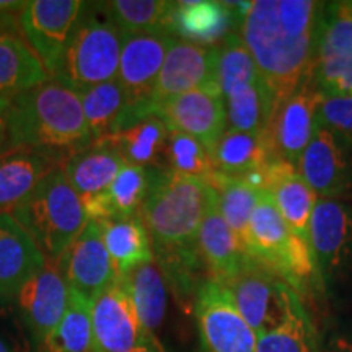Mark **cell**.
I'll use <instances>...</instances> for the list:
<instances>
[{"label":"cell","instance_id":"cell-46","mask_svg":"<svg viewBox=\"0 0 352 352\" xmlns=\"http://www.w3.org/2000/svg\"><path fill=\"white\" fill-rule=\"evenodd\" d=\"M0 32H20L19 15L0 12Z\"/></svg>","mask_w":352,"mask_h":352},{"label":"cell","instance_id":"cell-29","mask_svg":"<svg viewBox=\"0 0 352 352\" xmlns=\"http://www.w3.org/2000/svg\"><path fill=\"white\" fill-rule=\"evenodd\" d=\"M144 331L157 336L168 307V284L155 259L122 277Z\"/></svg>","mask_w":352,"mask_h":352},{"label":"cell","instance_id":"cell-37","mask_svg":"<svg viewBox=\"0 0 352 352\" xmlns=\"http://www.w3.org/2000/svg\"><path fill=\"white\" fill-rule=\"evenodd\" d=\"M261 77L253 56L239 33H232L220 44L217 57V85L223 98L236 88L258 82Z\"/></svg>","mask_w":352,"mask_h":352},{"label":"cell","instance_id":"cell-6","mask_svg":"<svg viewBox=\"0 0 352 352\" xmlns=\"http://www.w3.org/2000/svg\"><path fill=\"white\" fill-rule=\"evenodd\" d=\"M122 50V33L109 19L104 3L83 2L59 69L51 80L63 83L76 94L114 80Z\"/></svg>","mask_w":352,"mask_h":352},{"label":"cell","instance_id":"cell-16","mask_svg":"<svg viewBox=\"0 0 352 352\" xmlns=\"http://www.w3.org/2000/svg\"><path fill=\"white\" fill-rule=\"evenodd\" d=\"M56 264L63 272L69 290L90 303L116 279L101 227L95 220H88L78 239Z\"/></svg>","mask_w":352,"mask_h":352},{"label":"cell","instance_id":"cell-17","mask_svg":"<svg viewBox=\"0 0 352 352\" xmlns=\"http://www.w3.org/2000/svg\"><path fill=\"white\" fill-rule=\"evenodd\" d=\"M352 147L327 127L318 126L297 164L298 173L323 199L342 195L352 183Z\"/></svg>","mask_w":352,"mask_h":352},{"label":"cell","instance_id":"cell-30","mask_svg":"<svg viewBox=\"0 0 352 352\" xmlns=\"http://www.w3.org/2000/svg\"><path fill=\"white\" fill-rule=\"evenodd\" d=\"M170 129L158 116H147L114 135L113 142L126 164L165 168L164 155Z\"/></svg>","mask_w":352,"mask_h":352},{"label":"cell","instance_id":"cell-9","mask_svg":"<svg viewBox=\"0 0 352 352\" xmlns=\"http://www.w3.org/2000/svg\"><path fill=\"white\" fill-rule=\"evenodd\" d=\"M192 310L201 352H256V334L243 320L226 285L206 280Z\"/></svg>","mask_w":352,"mask_h":352},{"label":"cell","instance_id":"cell-15","mask_svg":"<svg viewBox=\"0 0 352 352\" xmlns=\"http://www.w3.org/2000/svg\"><path fill=\"white\" fill-rule=\"evenodd\" d=\"M95 352H131L147 336L122 277L91 302Z\"/></svg>","mask_w":352,"mask_h":352},{"label":"cell","instance_id":"cell-34","mask_svg":"<svg viewBox=\"0 0 352 352\" xmlns=\"http://www.w3.org/2000/svg\"><path fill=\"white\" fill-rule=\"evenodd\" d=\"M91 303L69 290L67 310L34 352H95Z\"/></svg>","mask_w":352,"mask_h":352},{"label":"cell","instance_id":"cell-40","mask_svg":"<svg viewBox=\"0 0 352 352\" xmlns=\"http://www.w3.org/2000/svg\"><path fill=\"white\" fill-rule=\"evenodd\" d=\"M310 82L321 96H352V56L315 63Z\"/></svg>","mask_w":352,"mask_h":352},{"label":"cell","instance_id":"cell-43","mask_svg":"<svg viewBox=\"0 0 352 352\" xmlns=\"http://www.w3.org/2000/svg\"><path fill=\"white\" fill-rule=\"evenodd\" d=\"M10 100L0 96V155L10 151V140H8V127H7V111Z\"/></svg>","mask_w":352,"mask_h":352},{"label":"cell","instance_id":"cell-45","mask_svg":"<svg viewBox=\"0 0 352 352\" xmlns=\"http://www.w3.org/2000/svg\"><path fill=\"white\" fill-rule=\"evenodd\" d=\"M131 352H165L164 347H162L160 341H158L157 336H152V334H147L144 338V341L140 342L139 346H135Z\"/></svg>","mask_w":352,"mask_h":352},{"label":"cell","instance_id":"cell-21","mask_svg":"<svg viewBox=\"0 0 352 352\" xmlns=\"http://www.w3.org/2000/svg\"><path fill=\"white\" fill-rule=\"evenodd\" d=\"M197 250L210 280L227 285L235 279L252 259L241 248L239 239L230 230L217 208V197L202 220Z\"/></svg>","mask_w":352,"mask_h":352},{"label":"cell","instance_id":"cell-25","mask_svg":"<svg viewBox=\"0 0 352 352\" xmlns=\"http://www.w3.org/2000/svg\"><path fill=\"white\" fill-rule=\"evenodd\" d=\"M56 168L47 157L25 148L0 155V214L12 212Z\"/></svg>","mask_w":352,"mask_h":352},{"label":"cell","instance_id":"cell-19","mask_svg":"<svg viewBox=\"0 0 352 352\" xmlns=\"http://www.w3.org/2000/svg\"><path fill=\"white\" fill-rule=\"evenodd\" d=\"M241 23L240 2L192 0L173 2L168 32L171 36L206 47H219Z\"/></svg>","mask_w":352,"mask_h":352},{"label":"cell","instance_id":"cell-3","mask_svg":"<svg viewBox=\"0 0 352 352\" xmlns=\"http://www.w3.org/2000/svg\"><path fill=\"white\" fill-rule=\"evenodd\" d=\"M7 127L10 151L38 152L57 166L94 142L80 95L56 80H46L13 96Z\"/></svg>","mask_w":352,"mask_h":352},{"label":"cell","instance_id":"cell-7","mask_svg":"<svg viewBox=\"0 0 352 352\" xmlns=\"http://www.w3.org/2000/svg\"><path fill=\"white\" fill-rule=\"evenodd\" d=\"M173 39L175 36L164 32L122 34L116 80L126 100L124 129L144 118L155 116L152 114L151 98Z\"/></svg>","mask_w":352,"mask_h":352},{"label":"cell","instance_id":"cell-12","mask_svg":"<svg viewBox=\"0 0 352 352\" xmlns=\"http://www.w3.org/2000/svg\"><path fill=\"white\" fill-rule=\"evenodd\" d=\"M217 57L219 47H206L175 38L153 87L152 114L176 96L217 85Z\"/></svg>","mask_w":352,"mask_h":352},{"label":"cell","instance_id":"cell-22","mask_svg":"<svg viewBox=\"0 0 352 352\" xmlns=\"http://www.w3.org/2000/svg\"><path fill=\"white\" fill-rule=\"evenodd\" d=\"M46 258L10 212L0 214V298H15Z\"/></svg>","mask_w":352,"mask_h":352},{"label":"cell","instance_id":"cell-42","mask_svg":"<svg viewBox=\"0 0 352 352\" xmlns=\"http://www.w3.org/2000/svg\"><path fill=\"white\" fill-rule=\"evenodd\" d=\"M34 349L21 323L13 298H0V352H32Z\"/></svg>","mask_w":352,"mask_h":352},{"label":"cell","instance_id":"cell-44","mask_svg":"<svg viewBox=\"0 0 352 352\" xmlns=\"http://www.w3.org/2000/svg\"><path fill=\"white\" fill-rule=\"evenodd\" d=\"M323 352H352V333L333 334Z\"/></svg>","mask_w":352,"mask_h":352},{"label":"cell","instance_id":"cell-35","mask_svg":"<svg viewBox=\"0 0 352 352\" xmlns=\"http://www.w3.org/2000/svg\"><path fill=\"white\" fill-rule=\"evenodd\" d=\"M256 352H323L314 321L302 300L283 323L256 338Z\"/></svg>","mask_w":352,"mask_h":352},{"label":"cell","instance_id":"cell-20","mask_svg":"<svg viewBox=\"0 0 352 352\" xmlns=\"http://www.w3.org/2000/svg\"><path fill=\"white\" fill-rule=\"evenodd\" d=\"M264 191L272 197L290 230L310 243V219L316 195L298 173L297 166L280 158H272L266 165Z\"/></svg>","mask_w":352,"mask_h":352},{"label":"cell","instance_id":"cell-47","mask_svg":"<svg viewBox=\"0 0 352 352\" xmlns=\"http://www.w3.org/2000/svg\"><path fill=\"white\" fill-rule=\"evenodd\" d=\"M346 6H347V7H349V8H351V10H352V2H346Z\"/></svg>","mask_w":352,"mask_h":352},{"label":"cell","instance_id":"cell-4","mask_svg":"<svg viewBox=\"0 0 352 352\" xmlns=\"http://www.w3.org/2000/svg\"><path fill=\"white\" fill-rule=\"evenodd\" d=\"M246 254L284 280L300 298L314 296L321 287L323 277L310 243L290 230L266 191H259L250 219Z\"/></svg>","mask_w":352,"mask_h":352},{"label":"cell","instance_id":"cell-26","mask_svg":"<svg viewBox=\"0 0 352 352\" xmlns=\"http://www.w3.org/2000/svg\"><path fill=\"white\" fill-rule=\"evenodd\" d=\"M50 80L44 65L20 32H0V96L12 100Z\"/></svg>","mask_w":352,"mask_h":352},{"label":"cell","instance_id":"cell-41","mask_svg":"<svg viewBox=\"0 0 352 352\" xmlns=\"http://www.w3.org/2000/svg\"><path fill=\"white\" fill-rule=\"evenodd\" d=\"M318 122L352 147V96H321Z\"/></svg>","mask_w":352,"mask_h":352},{"label":"cell","instance_id":"cell-8","mask_svg":"<svg viewBox=\"0 0 352 352\" xmlns=\"http://www.w3.org/2000/svg\"><path fill=\"white\" fill-rule=\"evenodd\" d=\"M226 287L256 338L283 323L302 300L284 280L253 261Z\"/></svg>","mask_w":352,"mask_h":352},{"label":"cell","instance_id":"cell-24","mask_svg":"<svg viewBox=\"0 0 352 352\" xmlns=\"http://www.w3.org/2000/svg\"><path fill=\"white\" fill-rule=\"evenodd\" d=\"M152 183V168L129 165L122 166L108 191L82 201L88 220L104 222L114 219H129L140 214Z\"/></svg>","mask_w":352,"mask_h":352},{"label":"cell","instance_id":"cell-23","mask_svg":"<svg viewBox=\"0 0 352 352\" xmlns=\"http://www.w3.org/2000/svg\"><path fill=\"white\" fill-rule=\"evenodd\" d=\"M124 165V158L109 138L94 140L70 157L63 165V170L69 183L80 196V201H87L108 191L109 184Z\"/></svg>","mask_w":352,"mask_h":352},{"label":"cell","instance_id":"cell-18","mask_svg":"<svg viewBox=\"0 0 352 352\" xmlns=\"http://www.w3.org/2000/svg\"><path fill=\"white\" fill-rule=\"evenodd\" d=\"M310 246L321 277L340 276L352 266V212L334 199H316L310 219Z\"/></svg>","mask_w":352,"mask_h":352},{"label":"cell","instance_id":"cell-1","mask_svg":"<svg viewBox=\"0 0 352 352\" xmlns=\"http://www.w3.org/2000/svg\"><path fill=\"white\" fill-rule=\"evenodd\" d=\"M214 199V189L206 179L152 168L151 189L139 215L151 236L153 259L170 289L186 292L208 274L197 235Z\"/></svg>","mask_w":352,"mask_h":352},{"label":"cell","instance_id":"cell-28","mask_svg":"<svg viewBox=\"0 0 352 352\" xmlns=\"http://www.w3.org/2000/svg\"><path fill=\"white\" fill-rule=\"evenodd\" d=\"M272 153L267 145L266 135L248 134L228 129L215 144L210 152L214 171L232 178H245L252 171H256L270 164Z\"/></svg>","mask_w":352,"mask_h":352},{"label":"cell","instance_id":"cell-14","mask_svg":"<svg viewBox=\"0 0 352 352\" xmlns=\"http://www.w3.org/2000/svg\"><path fill=\"white\" fill-rule=\"evenodd\" d=\"M155 116L170 131L191 135L212 152L227 131V107L219 85H210L176 96L157 109Z\"/></svg>","mask_w":352,"mask_h":352},{"label":"cell","instance_id":"cell-11","mask_svg":"<svg viewBox=\"0 0 352 352\" xmlns=\"http://www.w3.org/2000/svg\"><path fill=\"white\" fill-rule=\"evenodd\" d=\"M320 100L321 94L308 80L277 104L264 131L272 157L297 166L320 126Z\"/></svg>","mask_w":352,"mask_h":352},{"label":"cell","instance_id":"cell-10","mask_svg":"<svg viewBox=\"0 0 352 352\" xmlns=\"http://www.w3.org/2000/svg\"><path fill=\"white\" fill-rule=\"evenodd\" d=\"M83 8L80 0H32L19 15L21 36L54 77Z\"/></svg>","mask_w":352,"mask_h":352},{"label":"cell","instance_id":"cell-13","mask_svg":"<svg viewBox=\"0 0 352 352\" xmlns=\"http://www.w3.org/2000/svg\"><path fill=\"white\" fill-rule=\"evenodd\" d=\"M13 303L36 351L63 320L69 305V287L57 264L46 261L43 270L19 290Z\"/></svg>","mask_w":352,"mask_h":352},{"label":"cell","instance_id":"cell-38","mask_svg":"<svg viewBox=\"0 0 352 352\" xmlns=\"http://www.w3.org/2000/svg\"><path fill=\"white\" fill-rule=\"evenodd\" d=\"M352 56V10L346 2L323 6L315 63Z\"/></svg>","mask_w":352,"mask_h":352},{"label":"cell","instance_id":"cell-39","mask_svg":"<svg viewBox=\"0 0 352 352\" xmlns=\"http://www.w3.org/2000/svg\"><path fill=\"white\" fill-rule=\"evenodd\" d=\"M164 165L166 170L175 171V173L201 178L206 182L214 173L210 153L206 151L204 145L191 135L176 131H170Z\"/></svg>","mask_w":352,"mask_h":352},{"label":"cell","instance_id":"cell-27","mask_svg":"<svg viewBox=\"0 0 352 352\" xmlns=\"http://www.w3.org/2000/svg\"><path fill=\"white\" fill-rule=\"evenodd\" d=\"M111 256L116 277H126L142 264L153 261V250L140 215L98 222Z\"/></svg>","mask_w":352,"mask_h":352},{"label":"cell","instance_id":"cell-33","mask_svg":"<svg viewBox=\"0 0 352 352\" xmlns=\"http://www.w3.org/2000/svg\"><path fill=\"white\" fill-rule=\"evenodd\" d=\"M210 188L214 189L217 197V208L230 230L239 239L241 248L246 253L248 243V226L252 219L253 209L256 206L259 191L248 186L243 179L232 178L214 171L208 179ZM250 258V256H248Z\"/></svg>","mask_w":352,"mask_h":352},{"label":"cell","instance_id":"cell-31","mask_svg":"<svg viewBox=\"0 0 352 352\" xmlns=\"http://www.w3.org/2000/svg\"><path fill=\"white\" fill-rule=\"evenodd\" d=\"M80 101L94 140L114 138L124 129L126 100L116 78L88 88L80 94Z\"/></svg>","mask_w":352,"mask_h":352},{"label":"cell","instance_id":"cell-32","mask_svg":"<svg viewBox=\"0 0 352 352\" xmlns=\"http://www.w3.org/2000/svg\"><path fill=\"white\" fill-rule=\"evenodd\" d=\"M223 100L227 107V124L230 129L248 134H263L276 107L274 96L264 78L236 88Z\"/></svg>","mask_w":352,"mask_h":352},{"label":"cell","instance_id":"cell-2","mask_svg":"<svg viewBox=\"0 0 352 352\" xmlns=\"http://www.w3.org/2000/svg\"><path fill=\"white\" fill-rule=\"evenodd\" d=\"M323 6L314 0H256L241 19L239 34L276 107L310 80Z\"/></svg>","mask_w":352,"mask_h":352},{"label":"cell","instance_id":"cell-36","mask_svg":"<svg viewBox=\"0 0 352 352\" xmlns=\"http://www.w3.org/2000/svg\"><path fill=\"white\" fill-rule=\"evenodd\" d=\"M109 19L122 34L170 33L173 2L165 0H113L103 2Z\"/></svg>","mask_w":352,"mask_h":352},{"label":"cell","instance_id":"cell-5","mask_svg":"<svg viewBox=\"0 0 352 352\" xmlns=\"http://www.w3.org/2000/svg\"><path fill=\"white\" fill-rule=\"evenodd\" d=\"M10 215L51 263L59 261L88 223L80 196L63 166L52 170Z\"/></svg>","mask_w":352,"mask_h":352}]
</instances>
